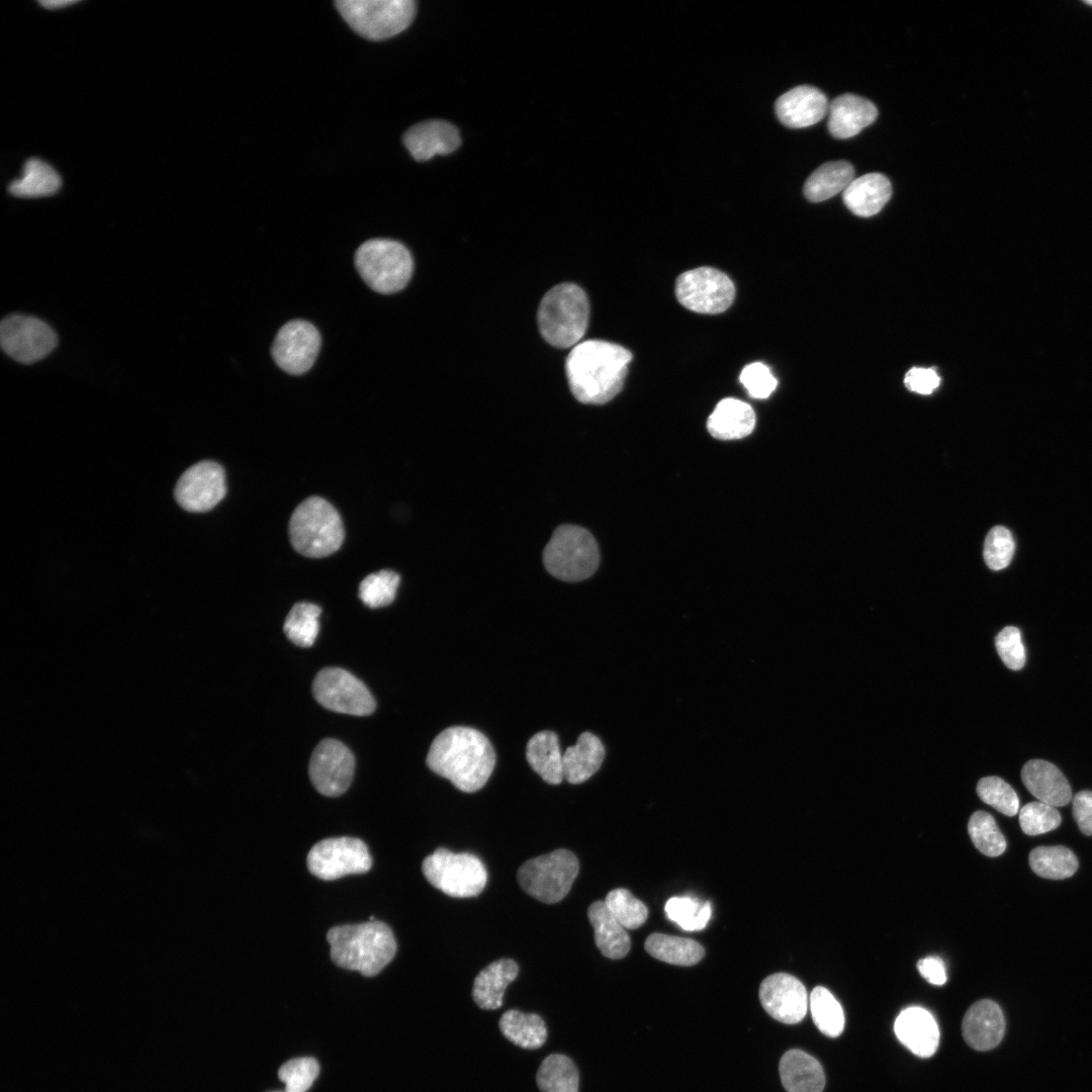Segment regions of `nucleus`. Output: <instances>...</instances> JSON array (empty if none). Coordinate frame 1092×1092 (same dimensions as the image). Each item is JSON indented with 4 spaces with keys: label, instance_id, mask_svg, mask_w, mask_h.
<instances>
[{
    "label": "nucleus",
    "instance_id": "f257e3e1",
    "mask_svg": "<svg viewBox=\"0 0 1092 1092\" xmlns=\"http://www.w3.org/2000/svg\"><path fill=\"white\" fill-rule=\"evenodd\" d=\"M632 353L621 345L588 340L569 352L565 371L573 396L582 403L604 404L623 388Z\"/></svg>",
    "mask_w": 1092,
    "mask_h": 1092
},
{
    "label": "nucleus",
    "instance_id": "f03ea898",
    "mask_svg": "<svg viewBox=\"0 0 1092 1092\" xmlns=\"http://www.w3.org/2000/svg\"><path fill=\"white\" fill-rule=\"evenodd\" d=\"M495 763L493 747L480 731L464 726L443 730L433 740L427 764L458 790L472 793L489 779Z\"/></svg>",
    "mask_w": 1092,
    "mask_h": 1092
},
{
    "label": "nucleus",
    "instance_id": "7ed1b4c3",
    "mask_svg": "<svg viewBox=\"0 0 1092 1092\" xmlns=\"http://www.w3.org/2000/svg\"><path fill=\"white\" fill-rule=\"evenodd\" d=\"M331 959L339 967L372 977L382 971L396 952V941L388 925L380 921L340 925L327 934Z\"/></svg>",
    "mask_w": 1092,
    "mask_h": 1092
},
{
    "label": "nucleus",
    "instance_id": "20e7f679",
    "mask_svg": "<svg viewBox=\"0 0 1092 1092\" xmlns=\"http://www.w3.org/2000/svg\"><path fill=\"white\" fill-rule=\"evenodd\" d=\"M589 316L585 292L576 284L562 283L542 298L537 321L542 337L556 348L574 347L583 337Z\"/></svg>",
    "mask_w": 1092,
    "mask_h": 1092
},
{
    "label": "nucleus",
    "instance_id": "39448f33",
    "mask_svg": "<svg viewBox=\"0 0 1092 1092\" xmlns=\"http://www.w3.org/2000/svg\"><path fill=\"white\" fill-rule=\"evenodd\" d=\"M288 533L292 547L301 555L321 558L336 552L344 541V527L338 511L326 499L310 496L291 515Z\"/></svg>",
    "mask_w": 1092,
    "mask_h": 1092
},
{
    "label": "nucleus",
    "instance_id": "423d86ee",
    "mask_svg": "<svg viewBox=\"0 0 1092 1092\" xmlns=\"http://www.w3.org/2000/svg\"><path fill=\"white\" fill-rule=\"evenodd\" d=\"M355 265L365 283L382 294L403 289L414 271L410 251L401 243L389 239L363 243L356 251Z\"/></svg>",
    "mask_w": 1092,
    "mask_h": 1092
},
{
    "label": "nucleus",
    "instance_id": "0eeeda50",
    "mask_svg": "<svg viewBox=\"0 0 1092 1092\" xmlns=\"http://www.w3.org/2000/svg\"><path fill=\"white\" fill-rule=\"evenodd\" d=\"M547 571L565 581L583 580L595 573L600 562L594 536L576 525H561L554 531L543 552Z\"/></svg>",
    "mask_w": 1092,
    "mask_h": 1092
},
{
    "label": "nucleus",
    "instance_id": "6e6552de",
    "mask_svg": "<svg viewBox=\"0 0 1092 1092\" xmlns=\"http://www.w3.org/2000/svg\"><path fill=\"white\" fill-rule=\"evenodd\" d=\"M422 871L429 883L448 896L469 898L479 895L487 881V872L479 857L437 848L428 855Z\"/></svg>",
    "mask_w": 1092,
    "mask_h": 1092
},
{
    "label": "nucleus",
    "instance_id": "1a4fd4ad",
    "mask_svg": "<svg viewBox=\"0 0 1092 1092\" xmlns=\"http://www.w3.org/2000/svg\"><path fill=\"white\" fill-rule=\"evenodd\" d=\"M336 6L357 33L373 40L401 32L416 13L412 0H339Z\"/></svg>",
    "mask_w": 1092,
    "mask_h": 1092
},
{
    "label": "nucleus",
    "instance_id": "9d476101",
    "mask_svg": "<svg viewBox=\"0 0 1092 1092\" xmlns=\"http://www.w3.org/2000/svg\"><path fill=\"white\" fill-rule=\"evenodd\" d=\"M579 870L576 856L567 849H555L531 858L518 870L521 888L535 899L553 904L569 892Z\"/></svg>",
    "mask_w": 1092,
    "mask_h": 1092
},
{
    "label": "nucleus",
    "instance_id": "9b49d317",
    "mask_svg": "<svg viewBox=\"0 0 1092 1092\" xmlns=\"http://www.w3.org/2000/svg\"><path fill=\"white\" fill-rule=\"evenodd\" d=\"M675 295L678 302L692 311L715 314L730 307L735 297V286L722 271L699 267L677 277Z\"/></svg>",
    "mask_w": 1092,
    "mask_h": 1092
},
{
    "label": "nucleus",
    "instance_id": "f8f14e48",
    "mask_svg": "<svg viewBox=\"0 0 1092 1092\" xmlns=\"http://www.w3.org/2000/svg\"><path fill=\"white\" fill-rule=\"evenodd\" d=\"M312 695L324 708L337 713L367 716L372 714L376 707L367 687L351 672L340 667L321 669L312 681Z\"/></svg>",
    "mask_w": 1092,
    "mask_h": 1092
},
{
    "label": "nucleus",
    "instance_id": "ddd939ff",
    "mask_svg": "<svg viewBox=\"0 0 1092 1092\" xmlns=\"http://www.w3.org/2000/svg\"><path fill=\"white\" fill-rule=\"evenodd\" d=\"M306 860L309 872L326 881L363 874L372 866L367 845L347 836L321 840L311 847Z\"/></svg>",
    "mask_w": 1092,
    "mask_h": 1092
},
{
    "label": "nucleus",
    "instance_id": "4468645a",
    "mask_svg": "<svg viewBox=\"0 0 1092 1092\" xmlns=\"http://www.w3.org/2000/svg\"><path fill=\"white\" fill-rule=\"evenodd\" d=\"M3 351L17 362L34 363L49 355L58 343L54 330L34 316L11 314L0 326Z\"/></svg>",
    "mask_w": 1092,
    "mask_h": 1092
},
{
    "label": "nucleus",
    "instance_id": "2eb2a0df",
    "mask_svg": "<svg viewBox=\"0 0 1092 1092\" xmlns=\"http://www.w3.org/2000/svg\"><path fill=\"white\" fill-rule=\"evenodd\" d=\"M355 770L351 750L334 738L322 740L313 749L308 764L309 779L324 796L337 797L350 787Z\"/></svg>",
    "mask_w": 1092,
    "mask_h": 1092
},
{
    "label": "nucleus",
    "instance_id": "dca6fc26",
    "mask_svg": "<svg viewBox=\"0 0 1092 1092\" xmlns=\"http://www.w3.org/2000/svg\"><path fill=\"white\" fill-rule=\"evenodd\" d=\"M320 348L321 335L317 329L306 321L293 320L278 331L271 354L282 370L299 375L311 368Z\"/></svg>",
    "mask_w": 1092,
    "mask_h": 1092
},
{
    "label": "nucleus",
    "instance_id": "f3484780",
    "mask_svg": "<svg viewBox=\"0 0 1092 1092\" xmlns=\"http://www.w3.org/2000/svg\"><path fill=\"white\" fill-rule=\"evenodd\" d=\"M225 473L214 461H200L184 471L177 481L174 494L186 511L207 512L225 495Z\"/></svg>",
    "mask_w": 1092,
    "mask_h": 1092
},
{
    "label": "nucleus",
    "instance_id": "a211bd4d",
    "mask_svg": "<svg viewBox=\"0 0 1092 1092\" xmlns=\"http://www.w3.org/2000/svg\"><path fill=\"white\" fill-rule=\"evenodd\" d=\"M763 1009L775 1019L796 1024L806 1015L809 998L804 985L794 976L777 973L766 977L759 987Z\"/></svg>",
    "mask_w": 1092,
    "mask_h": 1092
},
{
    "label": "nucleus",
    "instance_id": "6ab92c4d",
    "mask_svg": "<svg viewBox=\"0 0 1092 1092\" xmlns=\"http://www.w3.org/2000/svg\"><path fill=\"white\" fill-rule=\"evenodd\" d=\"M1005 1025L1001 1007L993 1000L983 999L974 1003L966 1012L962 1033L971 1048L985 1052L1001 1042Z\"/></svg>",
    "mask_w": 1092,
    "mask_h": 1092
},
{
    "label": "nucleus",
    "instance_id": "aec40b11",
    "mask_svg": "<svg viewBox=\"0 0 1092 1092\" xmlns=\"http://www.w3.org/2000/svg\"><path fill=\"white\" fill-rule=\"evenodd\" d=\"M826 95L816 87L802 85L781 95L776 101L780 121L791 128H802L819 122L828 112Z\"/></svg>",
    "mask_w": 1092,
    "mask_h": 1092
},
{
    "label": "nucleus",
    "instance_id": "412c9836",
    "mask_svg": "<svg viewBox=\"0 0 1092 1092\" xmlns=\"http://www.w3.org/2000/svg\"><path fill=\"white\" fill-rule=\"evenodd\" d=\"M894 1030L897 1038L920 1058L931 1057L938 1048V1025L932 1014L922 1007L913 1006L901 1011Z\"/></svg>",
    "mask_w": 1092,
    "mask_h": 1092
},
{
    "label": "nucleus",
    "instance_id": "4be33fe9",
    "mask_svg": "<svg viewBox=\"0 0 1092 1092\" xmlns=\"http://www.w3.org/2000/svg\"><path fill=\"white\" fill-rule=\"evenodd\" d=\"M403 143L416 160L426 161L454 152L460 145V135L447 121L429 120L412 126L404 133Z\"/></svg>",
    "mask_w": 1092,
    "mask_h": 1092
},
{
    "label": "nucleus",
    "instance_id": "5701e85b",
    "mask_svg": "<svg viewBox=\"0 0 1092 1092\" xmlns=\"http://www.w3.org/2000/svg\"><path fill=\"white\" fill-rule=\"evenodd\" d=\"M828 129L836 139H848L872 124L878 109L869 99L855 94H842L829 103Z\"/></svg>",
    "mask_w": 1092,
    "mask_h": 1092
},
{
    "label": "nucleus",
    "instance_id": "b1692460",
    "mask_svg": "<svg viewBox=\"0 0 1092 1092\" xmlns=\"http://www.w3.org/2000/svg\"><path fill=\"white\" fill-rule=\"evenodd\" d=\"M1021 780L1025 788L1040 802L1061 807L1072 800V789L1066 777L1060 768L1046 760H1028L1022 766Z\"/></svg>",
    "mask_w": 1092,
    "mask_h": 1092
},
{
    "label": "nucleus",
    "instance_id": "393cba45",
    "mask_svg": "<svg viewBox=\"0 0 1092 1092\" xmlns=\"http://www.w3.org/2000/svg\"><path fill=\"white\" fill-rule=\"evenodd\" d=\"M891 194V183L884 174L869 173L854 178L843 191L842 198L852 213L869 217L882 210Z\"/></svg>",
    "mask_w": 1092,
    "mask_h": 1092
},
{
    "label": "nucleus",
    "instance_id": "a878e982",
    "mask_svg": "<svg viewBox=\"0 0 1092 1092\" xmlns=\"http://www.w3.org/2000/svg\"><path fill=\"white\" fill-rule=\"evenodd\" d=\"M755 426V414L746 402L726 397L720 400L707 420V429L716 439L736 440L748 436Z\"/></svg>",
    "mask_w": 1092,
    "mask_h": 1092
},
{
    "label": "nucleus",
    "instance_id": "bb28decb",
    "mask_svg": "<svg viewBox=\"0 0 1092 1092\" xmlns=\"http://www.w3.org/2000/svg\"><path fill=\"white\" fill-rule=\"evenodd\" d=\"M782 1084L788 1092H822L825 1075L820 1063L801 1050H790L780 1061Z\"/></svg>",
    "mask_w": 1092,
    "mask_h": 1092
},
{
    "label": "nucleus",
    "instance_id": "cd10ccee",
    "mask_svg": "<svg viewBox=\"0 0 1092 1092\" xmlns=\"http://www.w3.org/2000/svg\"><path fill=\"white\" fill-rule=\"evenodd\" d=\"M519 973L517 963L500 959L490 963L475 977L472 998L481 1009L494 1010L503 1005L505 990Z\"/></svg>",
    "mask_w": 1092,
    "mask_h": 1092
},
{
    "label": "nucleus",
    "instance_id": "c85d7f7f",
    "mask_svg": "<svg viewBox=\"0 0 1092 1092\" xmlns=\"http://www.w3.org/2000/svg\"><path fill=\"white\" fill-rule=\"evenodd\" d=\"M587 916L600 951L612 960L624 958L630 950V937L626 928L612 914L605 901L593 903L587 909Z\"/></svg>",
    "mask_w": 1092,
    "mask_h": 1092
},
{
    "label": "nucleus",
    "instance_id": "c756f323",
    "mask_svg": "<svg viewBox=\"0 0 1092 1092\" xmlns=\"http://www.w3.org/2000/svg\"><path fill=\"white\" fill-rule=\"evenodd\" d=\"M604 758L605 747L600 738L583 732L563 753V777L570 784L585 782L599 770Z\"/></svg>",
    "mask_w": 1092,
    "mask_h": 1092
},
{
    "label": "nucleus",
    "instance_id": "7c9ffc66",
    "mask_svg": "<svg viewBox=\"0 0 1092 1092\" xmlns=\"http://www.w3.org/2000/svg\"><path fill=\"white\" fill-rule=\"evenodd\" d=\"M526 758L546 783L558 785L564 779L563 754L554 732L544 730L532 736L527 743Z\"/></svg>",
    "mask_w": 1092,
    "mask_h": 1092
},
{
    "label": "nucleus",
    "instance_id": "2f4dec72",
    "mask_svg": "<svg viewBox=\"0 0 1092 1092\" xmlns=\"http://www.w3.org/2000/svg\"><path fill=\"white\" fill-rule=\"evenodd\" d=\"M853 179L854 168L849 162H827L807 178L804 195L812 202L824 201L843 192Z\"/></svg>",
    "mask_w": 1092,
    "mask_h": 1092
},
{
    "label": "nucleus",
    "instance_id": "473e14b6",
    "mask_svg": "<svg viewBox=\"0 0 1092 1092\" xmlns=\"http://www.w3.org/2000/svg\"><path fill=\"white\" fill-rule=\"evenodd\" d=\"M498 1025L504 1036L522 1049L537 1050L547 1038L545 1022L536 1013L511 1009L502 1015Z\"/></svg>",
    "mask_w": 1092,
    "mask_h": 1092
},
{
    "label": "nucleus",
    "instance_id": "72a5a7b5",
    "mask_svg": "<svg viewBox=\"0 0 1092 1092\" xmlns=\"http://www.w3.org/2000/svg\"><path fill=\"white\" fill-rule=\"evenodd\" d=\"M644 946L651 957L676 966L696 965L705 956V949L698 941L663 933L650 934Z\"/></svg>",
    "mask_w": 1092,
    "mask_h": 1092
},
{
    "label": "nucleus",
    "instance_id": "f704fd0d",
    "mask_svg": "<svg viewBox=\"0 0 1092 1092\" xmlns=\"http://www.w3.org/2000/svg\"><path fill=\"white\" fill-rule=\"evenodd\" d=\"M62 180L56 170L46 162L31 158L23 166V175L9 185V192L22 198L44 197L55 194Z\"/></svg>",
    "mask_w": 1092,
    "mask_h": 1092
},
{
    "label": "nucleus",
    "instance_id": "c9c22d12",
    "mask_svg": "<svg viewBox=\"0 0 1092 1092\" xmlns=\"http://www.w3.org/2000/svg\"><path fill=\"white\" fill-rule=\"evenodd\" d=\"M541 1092H578L579 1075L570 1058L561 1054L546 1057L536 1075Z\"/></svg>",
    "mask_w": 1092,
    "mask_h": 1092
},
{
    "label": "nucleus",
    "instance_id": "e433bc0d",
    "mask_svg": "<svg viewBox=\"0 0 1092 1092\" xmlns=\"http://www.w3.org/2000/svg\"><path fill=\"white\" fill-rule=\"evenodd\" d=\"M1029 866L1039 877L1063 880L1072 877L1079 866L1075 853L1063 846H1038L1029 853Z\"/></svg>",
    "mask_w": 1092,
    "mask_h": 1092
},
{
    "label": "nucleus",
    "instance_id": "4c0bfd02",
    "mask_svg": "<svg viewBox=\"0 0 1092 1092\" xmlns=\"http://www.w3.org/2000/svg\"><path fill=\"white\" fill-rule=\"evenodd\" d=\"M322 609L307 602L296 603L286 616L283 631L287 638L297 646H311L318 634V617Z\"/></svg>",
    "mask_w": 1092,
    "mask_h": 1092
},
{
    "label": "nucleus",
    "instance_id": "58836bf2",
    "mask_svg": "<svg viewBox=\"0 0 1092 1092\" xmlns=\"http://www.w3.org/2000/svg\"><path fill=\"white\" fill-rule=\"evenodd\" d=\"M809 1006L813 1021L823 1034L836 1037L843 1031L842 1007L828 989L815 987L809 997Z\"/></svg>",
    "mask_w": 1092,
    "mask_h": 1092
},
{
    "label": "nucleus",
    "instance_id": "ea45409f",
    "mask_svg": "<svg viewBox=\"0 0 1092 1092\" xmlns=\"http://www.w3.org/2000/svg\"><path fill=\"white\" fill-rule=\"evenodd\" d=\"M664 910L671 921L687 931L705 928L712 915L709 901L702 903L689 896L671 897L665 903Z\"/></svg>",
    "mask_w": 1092,
    "mask_h": 1092
},
{
    "label": "nucleus",
    "instance_id": "a19ab883",
    "mask_svg": "<svg viewBox=\"0 0 1092 1092\" xmlns=\"http://www.w3.org/2000/svg\"><path fill=\"white\" fill-rule=\"evenodd\" d=\"M969 835L979 851L995 857L1006 849V840L998 828L995 819L985 811H976L968 823Z\"/></svg>",
    "mask_w": 1092,
    "mask_h": 1092
},
{
    "label": "nucleus",
    "instance_id": "79ce46f5",
    "mask_svg": "<svg viewBox=\"0 0 1092 1092\" xmlns=\"http://www.w3.org/2000/svg\"><path fill=\"white\" fill-rule=\"evenodd\" d=\"M400 581L389 569L368 574L359 584V598L369 608L384 607L393 602Z\"/></svg>",
    "mask_w": 1092,
    "mask_h": 1092
},
{
    "label": "nucleus",
    "instance_id": "37998d69",
    "mask_svg": "<svg viewBox=\"0 0 1092 1092\" xmlns=\"http://www.w3.org/2000/svg\"><path fill=\"white\" fill-rule=\"evenodd\" d=\"M605 903L626 929L639 928L648 917V909L645 904L627 889L618 888L612 890L608 893Z\"/></svg>",
    "mask_w": 1092,
    "mask_h": 1092
},
{
    "label": "nucleus",
    "instance_id": "c03bdc74",
    "mask_svg": "<svg viewBox=\"0 0 1092 1092\" xmlns=\"http://www.w3.org/2000/svg\"><path fill=\"white\" fill-rule=\"evenodd\" d=\"M977 794L984 803L1006 816H1015L1019 811L1016 792L999 777L982 778L977 785Z\"/></svg>",
    "mask_w": 1092,
    "mask_h": 1092
},
{
    "label": "nucleus",
    "instance_id": "a18cd8bd",
    "mask_svg": "<svg viewBox=\"0 0 1092 1092\" xmlns=\"http://www.w3.org/2000/svg\"><path fill=\"white\" fill-rule=\"evenodd\" d=\"M1061 822L1062 817L1057 808L1040 801L1030 802L1019 810L1020 827L1030 836L1055 830Z\"/></svg>",
    "mask_w": 1092,
    "mask_h": 1092
},
{
    "label": "nucleus",
    "instance_id": "49530a36",
    "mask_svg": "<svg viewBox=\"0 0 1092 1092\" xmlns=\"http://www.w3.org/2000/svg\"><path fill=\"white\" fill-rule=\"evenodd\" d=\"M320 1073V1066L312 1058L292 1059L283 1064L278 1077L285 1084L286 1092H306Z\"/></svg>",
    "mask_w": 1092,
    "mask_h": 1092
},
{
    "label": "nucleus",
    "instance_id": "de8ad7c7",
    "mask_svg": "<svg viewBox=\"0 0 1092 1092\" xmlns=\"http://www.w3.org/2000/svg\"><path fill=\"white\" fill-rule=\"evenodd\" d=\"M1014 548L1011 532L1003 526L993 527L984 543L983 555L987 566L993 570L1005 568L1012 559Z\"/></svg>",
    "mask_w": 1092,
    "mask_h": 1092
},
{
    "label": "nucleus",
    "instance_id": "09e8293b",
    "mask_svg": "<svg viewBox=\"0 0 1092 1092\" xmlns=\"http://www.w3.org/2000/svg\"><path fill=\"white\" fill-rule=\"evenodd\" d=\"M739 380L752 398H767L778 385V379L772 375L768 366L761 362H753L746 365L739 376Z\"/></svg>",
    "mask_w": 1092,
    "mask_h": 1092
},
{
    "label": "nucleus",
    "instance_id": "8fccbe9b",
    "mask_svg": "<svg viewBox=\"0 0 1092 1092\" xmlns=\"http://www.w3.org/2000/svg\"><path fill=\"white\" fill-rule=\"evenodd\" d=\"M996 650L1003 663L1012 670L1021 669L1026 660L1020 630L1014 626L1003 628L995 637Z\"/></svg>",
    "mask_w": 1092,
    "mask_h": 1092
},
{
    "label": "nucleus",
    "instance_id": "3c124183",
    "mask_svg": "<svg viewBox=\"0 0 1092 1092\" xmlns=\"http://www.w3.org/2000/svg\"><path fill=\"white\" fill-rule=\"evenodd\" d=\"M906 387L919 394L932 393L940 383V378L932 368L913 367L905 376Z\"/></svg>",
    "mask_w": 1092,
    "mask_h": 1092
},
{
    "label": "nucleus",
    "instance_id": "603ef678",
    "mask_svg": "<svg viewBox=\"0 0 1092 1092\" xmlns=\"http://www.w3.org/2000/svg\"><path fill=\"white\" fill-rule=\"evenodd\" d=\"M1073 816L1079 829L1085 835H1092V791L1076 793L1072 799Z\"/></svg>",
    "mask_w": 1092,
    "mask_h": 1092
},
{
    "label": "nucleus",
    "instance_id": "864d4df0",
    "mask_svg": "<svg viewBox=\"0 0 1092 1092\" xmlns=\"http://www.w3.org/2000/svg\"><path fill=\"white\" fill-rule=\"evenodd\" d=\"M917 969L920 975L930 984L940 986L946 982L945 967L939 957L931 956L919 960Z\"/></svg>",
    "mask_w": 1092,
    "mask_h": 1092
},
{
    "label": "nucleus",
    "instance_id": "5fc2aeb1",
    "mask_svg": "<svg viewBox=\"0 0 1092 1092\" xmlns=\"http://www.w3.org/2000/svg\"><path fill=\"white\" fill-rule=\"evenodd\" d=\"M76 2L77 1H74V0H46V1H38V3L41 6H43L44 8H50V9L66 7V6L72 5V4L76 3Z\"/></svg>",
    "mask_w": 1092,
    "mask_h": 1092
},
{
    "label": "nucleus",
    "instance_id": "6e6d98bb",
    "mask_svg": "<svg viewBox=\"0 0 1092 1092\" xmlns=\"http://www.w3.org/2000/svg\"><path fill=\"white\" fill-rule=\"evenodd\" d=\"M1087 3H1088V4H1090V5H1092V1H1089V2H1087Z\"/></svg>",
    "mask_w": 1092,
    "mask_h": 1092
},
{
    "label": "nucleus",
    "instance_id": "4d7b16f0",
    "mask_svg": "<svg viewBox=\"0 0 1092 1092\" xmlns=\"http://www.w3.org/2000/svg\"><path fill=\"white\" fill-rule=\"evenodd\" d=\"M284 1092H286V1091H284Z\"/></svg>",
    "mask_w": 1092,
    "mask_h": 1092
}]
</instances>
